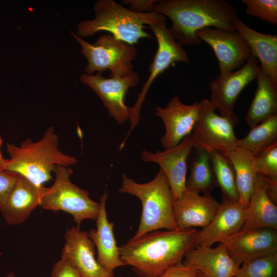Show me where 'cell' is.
Wrapping results in <instances>:
<instances>
[{
    "label": "cell",
    "instance_id": "30bf717a",
    "mask_svg": "<svg viewBox=\"0 0 277 277\" xmlns=\"http://www.w3.org/2000/svg\"><path fill=\"white\" fill-rule=\"evenodd\" d=\"M81 82L91 89L103 102L109 114L118 124H123L130 119V107L125 103L128 90L137 86L140 77L132 71L121 77L106 78L97 73L95 75L83 73Z\"/></svg>",
    "mask_w": 277,
    "mask_h": 277
},
{
    "label": "cell",
    "instance_id": "d6986e66",
    "mask_svg": "<svg viewBox=\"0 0 277 277\" xmlns=\"http://www.w3.org/2000/svg\"><path fill=\"white\" fill-rule=\"evenodd\" d=\"M46 187L37 186L18 174L16 181L1 212L7 223L16 225L23 223L41 204Z\"/></svg>",
    "mask_w": 277,
    "mask_h": 277
},
{
    "label": "cell",
    "instance_id": "f1b7e54d",
    "mask_svg": "<svg viewBox=\"0 0 277 277\" xmlns=\"http://www.w3.org/2000/svg\"><path fill=\"white\" fill-rule=\"evenodd\" d=\"M277 253L243 263L234 277H276Z\"/></svg>",
    "mask_w": 277,
    "mask_h": 277
},
{
    "label": "cell",
    "instance_id": "6da1fadb",
    "mask_svg": "<svg viewBox=\"0 0 277 277\" xmlns=\"http://www.w3.org/2000/svg\"><path fill=\"white\" fill-rule=\"evenodd\" d=\"M195 228L149 232L119 246L121 259L138 277H156L182 263L186 253L194 248Z\"/></svg>",
    "mask_w": 277,
    "mask_h": 277
},
{
    "label": "cell",
    "instance_id": "d4e9b609",
    "mask_svg": "<svg viewBox=\"0 0 277 277\" xmlns=\"http://www.w3.org/2000/svg\"><path fill=\"white\" fill-rule=\"evenodd\" d=\"M225 155L233 167L239 202L247 208L258 174L254 167L253 154L246 149L236 147Z\"/></svg>",
    "mask_w": 277,
    "mask_h": 277
},
{
    "label": "cell",
    "instance_id": "d590c367",
    "mask_svg": "<svg viewBox=\"0 0 277 277\" xmlns=\"http://www.w3.org/2000/svg\"><path fill=\"white\" fill-rule=\"evenodd\" d=\"M264 179L266 183L267 194L272 201L276 205L277 180H270L265 177Z\"/></svg>",
    "mask_w": 277,
    "mask_h": 277
},
{
    "label": "cell",
    "instance_id": "4316f807",
    "mask_svg": "<svg viewBox=\"0 0 277 277\" xmlns=\"http://www.w3.org/2000/svg\"><path fill=\"white\" fill-rule=\"evenodd\" d=\"M209 153L216 184L221 190L223 201H239L233 167L226 156L212 149Z\"/></svg>",
    "mask_w": 277,
    "mask_h": 277
},
{
    "label": "cell",
    "instance_id": "277c9868",
    "mask_svg": "<svg viewBox=\"0 0 277 277\" xmlns=\"http://www.w3.org/2000/svg\"><path fill=\"white\" fill-rule=\"evenodd\" d=\"M119 192L138 197L142 205L141 217L134 240L159 229L171 230L177 228L173 211V197L167 179L160 169L149 182L138 183L125 174L122 175Z\"/></svg>",
    "mask_w": 277,
    "mask_h": 277
},
{
    "label": "cell",
    "instance_id": "2e32d148",
    "mask_svg": "<svg viewBox=\"0 0 277 277\" xmlns=\"http://www.w3.org/2000/svg\"><path fill=\"white\" fill-rule=\"evenodd\" d=\"M64 238L61 259L71 264L84 277H114V273L97 262L95 245L87 232L73 226L67 230Z\"/></svg>",
    "mask_w": 277,
    "mask_h": 277
},
{
    "label": "cell",
    "instance_id": "1f68e13d",
    "mask_svg": "<svg viewBox=\"0 0 277 277\" xmlns=\"http://www.w3.org/2000/svg\"><path fill=\"white\" fill-rule=\"evenodd\" d=\"M18 174L8 170H0V208L5 204L14 186Z\"/></svg>",
    "mask_w": 277,
    "mask_h": 277
},
{
    "label": "cell",
    "instance_id": "4fadbf2b",
    "mask_svg": "<svg viewBox=\"0 0 277 277\" xmlns=\"http://www.w3.org/2000/svg\"><path fill=\"white\" fill-rule=\"evenodd\" d=\"M221 243L231 257L241 265L277 253V231L271 228L240 230Z\"/></svg>",
    "mask_w": 277,
    "mask_h": 277
},
{
    "label": "cell",
    "instance_id": "74e56055",
    "mask_svg": "<svg viewBox=\"0 0 277 277\" xmlns=\"http://www.w3.org/2000/svg\"><path fill=\"white\" fill-rule=\"evenodd\" d=\"M196 277H207V276H206L205 274H204L201 271H198Z\"/></svg>",
    "mask_w": 277,
    "mask_h": 277
},
{
    "label": "cell",
    "instance_id": "44dd1931",
    "mask_svg": "<svg viewBox=\"0 0 277 277\" xmlns=\"http://www.w3.org/2000/svg\"><path fill=\"white\" fill-rule=\"evenodd\" d=\"M107 193L105 191L100 197V210L96 220V229H91L88 233L96 248L97 262L106 270L113 273L116 268L125 265L121 259L119 246L114 236V224L109 222L107 218Z\"/></svg>",
    "mask_w": 277,
    "mask_h": 277
},
{
    "label": "cell",
    "instance_id": "cb8c5ba5",
    "mask_svg": "<svg viewBox=\"0 0 277 277\" xmlns=\"http://www.w3.org/2000/svg\"><path fill=\"white\" fill-rule=\"evenodd\" d=\"M255 80L257 88L245 117L250 128L277 114V81L261 66Z\"/></svg>",
    "mask_w": 277,
    "mask_h": 277
},
{
    "label": "cell",
    "instance_id": "ac0fdd59",
    "mask_svg": "<svg viewBox=\"0 0 277 277\" xmlns=\"http://www.w3.org/2000/svg\"><path fill=\"white\" fill-rule=\"evenodd\" d=\"M246 208L239 201H222L210 223L195 235L196 246L212 247L242 227Z\"/></svg>",
    "mask_w": 277,
    "mask_h": 277
},
{
    "label": "cell",
    "instance_id": "f35d334b",
    "mask_svg": "<svg viewBox=\"0 0 277 277\" xmlns=\"http://www.w3.org/2000/svg\"><path fill=\"white\" fill-rule=\"evenodd\" d=\"M3 277H16L14 273L10 272Z\"/></svg>",
    "mask_w": 277,
    "mask_h": 277
},
{
    "label": "cell",
    "instance_id": "9a60e30c",
    "mask_svg": "<svg viewBox=\"0 0 277 277\" xmlns=\"http://www.w3.org/2000/svg\"><path fill=\"white\" fill-rule=\"evenodd\" d=\"M200 102L186 105L177 96H174L166 107H155V115L163 121L165 127L160 143L164 150L177 145L184 138L191 134L197 119Z\"/></svg>",
    "mask_w": 277,
    "mask_h": 277
},
{
    "label": "cell",
    "instance_id": "3957f363",
    "mask_svg": "<svg viewBox=\"0 0 277 277\" xmlns=\"http://www.w3.org/2000/svg\"><path fill=\"white\" fill-rule=\"evenodd\" d=\"M58 144V137L53 127L48 128L37 142L28 138L19 147L7 143L10 159L5 170L22 175L37 186H44L52 179L51 172L56 165L68 167L77 162L76 157L63 153Z\"/></svg>",
    "mask_w": 277,
    "mask_h": 277
},
{
    "label": "cell",
    "instance_id": "83f0119b",
    "mask_svg": "<svg viewBox=\"0 0 277 277\" xmlns=\"http://www.w3.org/2000/svg\"><path fill=\"white\" fill-rule=\"evenodd\" d=\"M277 141V114L251 128L247 135L238 139L236 147L255 155Z\"/></svg>",
    "mask_w": 277,
    "mask_h": 277
},
{
    "label": "cell",
    "instance_id": "9c48e42d",
    "mask_svg": "<svg viewBox=\"0 0 277 277\" xmlns=\"http://www.w3.org/2000/svg\"><path fill=\"white\" fill-rule=\"evenodd\" d=\"M200 103L197 119L191 133L193 148L212 149L224 155L232 151L238 140L234 130L238 116L228 118L217 114L208 99Z\"/></svg>",
    "mask_w": 277,
    "mask_h": 277
},
{
    "label": "cell",
    "instance_id": "8992f818",
    "mask_svg": "<svg viewBox=\"0 0 277 277\" xmlns=\"http://www.w3.org/2000/svg\"><path fill=\"white\" fill-rule=\"evenodd\" d=\"M53 172L55 179L51 187L46 188L42 207L46 210H62L69 213L78 227L84 220H96L100 203L92 200L88 191L70 181L73 170L66 166L56 165Z\"/></svg>",
    "mask_w": 277,
    "mask_h": 277
},
{
    "label": "cell",
    "instance_id": "8fae6325",
    "mask_svg": "<svg viewBox=\"0 0 277 277\" xmlns=\"http://www.w3.org/2000/svg\"><path fill=\"white\" fill-rule=\"evenodd\" d=\"M257 62V59L252 56L238 71L220 73L209 82L210 103L213 108L219 110L222 116H238L233 112L235 103L245 87L255 80L259 67Z\"/></svg>",
    "mask_w": 277,
    "mask_h": 277
},
{
    "label": "cell",
    "instance_id": "603a6c76",
    "mask_svg": "<svg viewBox=\"0 0 277 277\" xmlns=\"http://www.w3.org/2000/svg\"><path fill=\"white\" fill-rule=\"evenodd\" d=\"M233 26L248 44L252 55L261 63L262 68L277 81V35L258 32L239 18L235 19Z\"/></svg>",
    "mask_w": 277,
    "mask_h": 277
},
{
    "label": "cell",
    "instance_id": "484cf974",
    "mask_svg": "<svg viewBox=\"0 0 277 277\" xmlns=\"http://www.w3.org/2000/svg\"><path fill=\"white\" fill-rule=\"evenodd\" d=\"M195 149L197 151L191 162L190 174L186 183V190L200 194H210L216 186L210 156L206 150Z\"/></svg>",
    "mask_w": 277,
    "mask_h": 277
},
{
    "label": "cell",
    "instance_id": "836d02e7",
    "mask_svg": "<svg viewBox=\"0 0 277 277\" xmlns=\"http://www.w3.org/2000/svg\"><path fill=\"white\" fill-rule=\"evenodd\" d=\"M197 272L190 265L181 263L168 268L156 277H196Z\"/></svg>",
    "mask_w": 277,
    "mask_h": 277
},
{
    "label": "cell",
    "instance_id": "7c38bea8",
    "mask_svg": "<svg viewBox=\"0 0 277 277\" xmlns=\"http://www.w3.org/2000/svg\"><path fill=\"white\" fill-rule=\"evenodd\" d=\"M195 34L212 48L220 73L240 69L253 56L247 43L235 30L206 27Z\"/></svg>",
    "mask_w": 277,
    "mask_h": 277
},
{
    "label": "cell",
    "instance_id": "5b68a950",
    "mask_svg": "<svg viewBox=\"0 0 277 277\" xmlns=\"http://www.w3.org/2000/svg\"><path fill=\"white\" fill-rule=\"evenodd\" d=\"M93 10L94 19L78 24L77 36L85 37L105 31L132 45L137 44L142 38L151 37L144 30L146 25L149 26L162 15L154 11L135 12L113 0L97 1Z\"/></svg>",
    "mask_w": 277,
    "mask_h": 277
},
{
    "label": "cell",
    "instance_id": "e575fe53",
    "mask_svg": "<svg viewBox=\"0 0 277 277\" xmlns=\"http://www.w3.org/2000/svg\"><path fill=\"white\" fill-rule=\"evenodd\" d=\"M159 0H123L122 3L129 5V9L140 13L153 12L154 5Z\"/></svg>",
    "mask_w": 277,
    "mask_h": 277
},
{
    "label": "cell",
    "instance_id": "ba28073f",
    "mask_svg": "<svg viewBox=\"0 0 277 277\" xmlns=\"http://www.w3.org/2000/svg\"><path fill=\"white\" fill-rule=\"evenodd\" d=\"M153 32L157 49L149 69V75L134 105L130 107V128L125 140L138 125L143 103L153 81L161 73L175 62L188 63L189 57L182 46L175 39L167 28L165 17L162 15L149 26Z\"/></svg>",
    "mask_w": 277,
    "mask_h": 277
},
{
    "label": "cell",
    "instance_id": "d6a6232c",
    "mask_svg": "<svg viewBox=\"0 0 277 277\" xmlns=\"http://www.w3.org/2000/svg\"><path fill=\"white\" fill-rule=\"evenodd\" d=\"M51 277H84L69 262L61 259L54 264Z\"/></svg>",
    "mask_w": 277,
    "mask_h": 277
},
{
    "label": "cell",
    "instance_id": "ffe728a7",
    "mask_svg": "<svg viewBox=\"0 0 277 277\" xmlns=\"http://www.w3.org/2000/svg\"><path fill=\"white\" fill-rule=\"evenodd\" d=\"M184 258L185 264L207 277H234L240 266L222 243L214 248L196 246L188 251Z\"/></svg>",
    "mask_w": 277,
    "mask_h": 277
},
{
    "label": "cell",
    "instance_id": "7402d4cb",
    "mask_svg": "<svg viewBox=\"0 0 277 277\" xmlns=\"http://www.w3.org/2000/svg\"><path fill=\"white\" fill-rule=\"evenodd\" d=\"M259 228L277 229V207L267 194L264 177L257 174L254 189L246 209L245 220L241 230Z\"/></svg>",
    "mask_w": 277,
    "mask_h": 277
},
{
    "label": "cell",
    "instance_id": "5bb4252c",
    "mask_svg": "<svg viewBox=\"0 0 277 277\" xmlns=\"http://www.w3.org/2000/svg\"><path fill=\"white\" fill-rule=\"evenodd\" d=\"M193 148L191 134L184 138L177 145L163 151L153 153L143 150L141 159L146 162L157 164L168 181L173 201L186 191L187 163Z\"/></svg>",
    "mask_w": 277,
    "mask_h": 277
},
{
    "label": "cell",
    "instance_id": "4dcf8cb0",
    "mask_svg": "<svg viewBox=\"0 0 277 277\" xmlns=\"http://www.w3.org/2000/svg\"><path fill=\"white\" fill-rule=\"evenodd\" d=\"M246 13L268 23L277 25L276 0H242Z\"/></svg>",
    "mask_w": 277,
    "mask_h": 277
},
{
    "label": "cell",
    "instance_id": "7a4b0ae2",
    "mask_svg": "<svg viewBox=\"0 0 277 277\" xmlns=\"http://www.w3.org/2000/svg\"><path fill=\"white\" fill-rule=\"evenodd\" d=\"M153 11L171 21L170 32L182 46L201 43L195 33L206 27L235 30L238 18L235 7L226 0H159Z\"/></svg>",
    "mask_w": 277,
    "mask_h": 277
},
{
    "label": "cell",
    "instance_id": "ab89813d",
    "mask_svg": "<svg viewBox=\"0 0 277 277\" xmlns=\"http://www.w3.org/2000/svg\"><path fill=\"white\" fill-rule=\"evenodd\" d=\"M118 277H123V276H118Z\"/></svg>",
    "mask_w": 277,
    "mask_h": 277
},
{
    "label": "cell",
    "instance_id": "52a82bcc",
    "mask_svg": "<svg viewBox=\"0 0 277 277\" xmlns=\"http://www.w3.org/2000/svg\"><path fill=\"white\" fill-rule=\"evenodd\" d=\"M71 33L81 45V52L87 60L86 74L91 75L94 72L102 74L109 70L110 77H121L133 71L132 62L137 56V49L134 45L110 33L99 36L93 44L83 40L72 32Z\"/></svg>",
    "mask_w": 277,
    "mask_h": 277
},
{
    "label": "cell",
    "instance_id": "e0dca14e",
    "mask_svg": "<svg viewBox=\"0 0 277 277\" xmlns=\"http://www.w3.org/2000/svg\"><path fill=\"white\" fill-rule=\"evenodd\" d=\"M220 203L210 194H203L186 190L173 201V211L177 228L207 226L214 216Z\"/></svg>",
    "mask_w": 277,
    "mask_h": 277
},
{
    "label": "cell",
    "instance_id": "f546056e",
    "mask_svg": "<svg viewBox=\"0 0 277 277\" xmlns=\"http://www.w3.org/2000/svg\"><path fill=\"white\" fill-rule=\"evenodd\" d=\"M258 174L270 180H277V141L253 155Z\"/></svg>",
    "mask_w": 277,
    "mask_h": 277
},
{
    "label": "cell",
    "instance_id": "8d00e7d4",
    "mask_svg": "<svg viewBox=\"0 0 277 277\" xmlns=\"http://www.w3.org/2000/svg\"><path fill=\"white\" fill-rule=\"evenodd\" d=\"M2 138L0 136V147L2 144ZM7 159L3 158L0 151V170H5V166Z\"/></svg>",
    "mask_w": 277,
    "mask_h": 277
}]
</instances>
